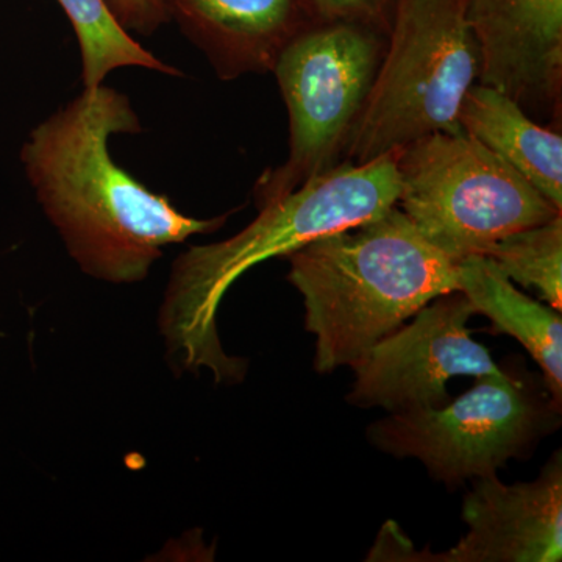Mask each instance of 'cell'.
<instances>
[{"label":"cell","instance_id":"6da1fadb","mask_svg":"<svg viewBox=\"0 0 562 562\" xmlns=\"http://www.w3.org/2000/svg\"><path fill=\"white\" fill-rule=\"evenodd\" d=\"M139 132L127 95L101 85L41 122L21 150L33 191L70 257L109 283L146 279L165 247L227 221L180 213L113 161L111 136Z\"/></svg>","mask_w":562,"mask_h":562},{"label":"cell","instance_id":"7a4b0ae2","mask_svg":"<svg viewBox=\"0 0 562 562\" xmlns=\"http://www.w3.org/2000/svg\"><path fill=\"white\" fill-rule=\"evenodd\" d=\"M397 150L375 160L341 161L279 201L225 241L195 246L177 258L160 310L169 355L190 371L210 369L217 383L241 382L246 361L228 357L217 335L222 299L254 266L380 216L397 203Z\"/></svg>","mask_w":562,"mask_h":562},{"label":"cell","instance_id":"3957f363","mask_svg":"<svg viewBox=\"0 0 562 562\" xmlns=\"http://www.w3.org/2000/svg\"><path fill=\"white\" fill-rule=\"evenodd\" d=\"M286 258L321 373L355 364L425 305L458 291L457 261L432 247L397 205Z\"/></svg>","mask_w":562,"mask_h":562},{"label":"cell","instance_id":"277c9868","mask_svg":"<svg viewBox=\"0 0 562 562\" xmlns=\"http://www.w3.org/2000/svg\"><path fill=\"white\" fill-rule=\"evenodd\" d=\"M386 47L344 161L368 162L432 133L461 132L482 72L465 0H397Z\"/></svg>","mask_w":562,"mask_h":562},{"label":"cell","instance_id":"5b68a950","mask_svg":"<svg viewBox=\"0 0 562 562\" xmlns=\"http://www.w3.org/2000/svg\"><path fill=\"white\" fill-rule=\"evenodd\" d=\"M397 171L395 205L453 261L483 255L498 239L562 214L464 131L432 133L401 147Z\"/></svg>","mask_w":562,"mask_h":562},{"label":"cell","instance_id":"8992f818","mask_svg":"<svg viewBox=\"0 0 562 562\" xmlns=\"http://www.w3.org/2000/svg\"><path fill=\"white\" fill-rule=\"evenodd\" d=\"M383 35L351 22H322L281 52L272 70L290 113V154L258 180V209L342 161L382 63Z\"/></svg>","mask_w":562,"mask_h":562},{"label":"cell","instance_id":"52a82bcc","mask_svg":"<svg viewBox=\"0 0 562 562\" xmlns=\"http://www.w3.org/2000/svg\"><path fill=\"white\" fill-rule=\"evenodd\" d=\"M560 413L543 382L503 372L480 376L471 391L439 408L391 413L368 435L382 452L416 458L432 479L460 486L527 457L560 425Z\"/></svg>","mask_w":562,"mask_h":562},{"label":"cell","instance_id":"ba28073f","mask_svg":"<svg viewBox=\"0 0 562 562\" xmlns=\"http://www.w3.org/2000/svg\"><path fill=\"white\" fill-rule=\"evenodd\" d=\"M461 291L435 299L351 364L355 380L347 402L390 413L439 408L449 403L454 376L501 375L490 351L472 338L475 316Z\"/></svg>","mask_w":562,"mask_h":562},{"label":"cell","instance_id":"9c48e42d","mask_svg":"<svg viewBox=\"0 0 562 562\" xmlns=\"http://www.w3.org/2000/svg\"><path fill=\"white\" fill-rule=\"evenodd\" d=\"M469 531L446 553L413 552L412 561L560 562L562 464L554 454L535 482L505 484L479 476L462 503Z\"/></svg>","mask_w":562,"mask_h":562},{"label":"cell","instance_id":"30bf717a","mask_svg":"<svg viewBox=\"0 0 562 562\" xmlns=\"http://www.w3.org/2000/svg\"><path fill=\"white\" fill-rule=\"evenodd\" d=\"M479 43L480 83L524 110L552 109L561 94L562 0H465Z\"/></svg>","mask_w":562,"mask_h":562},{"label":"cell","instance_id":"8fae6325","mask_svg":"<svg viewBox=\"0 0 562 562\" xmlns=\"http://www.w3.org/2000/svg\"><path fill=\"white\" fill-rule=\"evenodd\" d=\"M168 9L222 80L272 70L284 47L308 29L301 0H168Z\"/></svg>","mask_w":562,"mask_h":562},{"label":"cell","instance_id":"7c38bea8","mask_svg":"<svg viewBox=\"0 0 562 562\" xmlns=\"http://www.w3.org/2000/svg\"><path fill=\"white\" fill-rule=\"evenodd\" d=\"M460 125L562 210V138L528 116L505 92L475 83L460 109Z\"/></svg>","mask_w":562,"mask_h":562},{"label":"cell","instance_id":"4fadbf2b","mask_svg":"<svg viewBox=\"0 0 562 562\" xmlns=\"http://www.w3.org/2000/svg\"><path fill=\"white\" fill-rule=\"evenodd\" d=\"M458 291L476 314L490 317L495 330L517 339L542 369L543 384L554 402H562V317L546 302L535 301L484 255L457 261Z\"/></svg>","mask_w":562,"mask_h":562},{"label":"cell","instance_id":"5bb4252c","mask_svg":"<svg viewBox=\"0 0 562 562\" xmlns=\"http://www.w3.org/2000/svg\"><path fill=\"white\" fill-rule=\"evenodd\" d=\"M79 41L85 90L101 87L111 70L143 68L180 76L117 24L103 0H57Z\"/></svg>","mask_w":562,"mask_h":562},{"label":"cell","instance_id":"9a60e30c","mask_svg":"<svg viewBox=\"0 0 562 562\" xmlns=\"http://www.w3.org/2000/svg\"><path fill=\"white\" fill-rule=\"evenodd\" d=\"M513 283L535 292L539 301L562 308V214L514 232L484 251Z\"/></svg>","mask_w":562,"mask_h":562},{"label":"cell","instance_id":"2e32d148","mask_svg":"<svg viewBox=\"0 0 562 562\" xmlns=\"http://www.w3.org/2000/svg\"><path fill=\"white\" fill-rule=\"evenodd\" d=\"M322 22H351L387 35L397 0H306Z\"/></svg>","mask_w":562,"mask_h":562},{"label":"cell","instance_id":"e0dca14e","mask_svg":"<svg viewBox=\"0 0 562 562\" xmlns=\"http://www.w3.org/2000/svg\"><path fill=\"white\" fill-rule=\"evenodd\" d=\"M125 32L150 35L169 20L168 0H103Z\"/></svg>","mask_w":562,"mask_h":562}]
</instances>
